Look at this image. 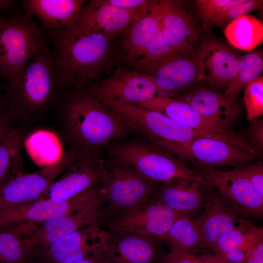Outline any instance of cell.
Returning a JSON list of instances; mask_svg holds the SVG:
<instances>
[{"label": "cell", "mask_w": 263, "mask_h": 263, "mask_svg": "<svg viewBox=\"0 0 263 263\" xmlns=\"http://www.w3.org/2000/svg\"><path fill=\"white\" fill-rule=\"evenodd\" d=\"M246 251V244L244 245L236 247L230 250L222 258V260L225 263H243Z\"/></svg>", "instance_id": "ee69618b"}, {"label": "cell", "mask_w": 263, "mask_h": 263, "mask_svg": "<svg viewBox=\"0 0 263 263\" xmlns=\"http://www.w3.org/2000/svg\"><path fill=\"white\" fill-rule=\"evenodd\" d=\"M137 69L150 75L162 95L170 97L201 80L198 53H174Z\"/></svg>", "instance_id": "e0dca14e"}, {"label": "cell", "mask_w": 263, "mask_h": 263, "mask_svg": "<svg viewBox=\"0 0 263 263\" xmlns=\"http://www.w3.org/2000/svg\"><path fill=\"white\" fill-rule=\"evenodd\" d=\"M109 173L107 163L99 152L80 151L76 159L53 183L47 198L70 199L89 188L102 185Z\"/></svg>", "instance_id": "2e32d148"}, {"label": "cell", "mask_w": 263, "mask_h": 263, "mask_svg": "<svg viewBox=\"0 0 263 263\" xmlns=\"http://www.w3.org/2000/svg\"><path fill=\"white\" fill-rule=\"evenodd\" d=\"M106 149L110 160L131 166L156 182L164 183L176 178L206 182L184 160L149 141L124 139L112 142Z\"/></svg>", "instance_id": "5b68a950"}, {"label": "cell", "mask_w": 263, "mask_h": 263, "mask_svg": "<svg viewBox=\"0 0 263 263\" xmlns=\"http://www.w3.org/2000/svg\"><path fill=\"white\" fill-rule=\"evenodd\" d=\"M240 0H197L195 7L198 16L207 25L225 10Z\"/></svg>", "instance_id": "8d00e7d4"}, {"label": "cell", "mask_w": 263, "mask_h": 263, "mask_svg": "<svg viewBox=\"0 0 263 263\" xmlns=\"http://www.w3.org/2000/svg\"><path fill=\"white\" fill-rule=\"evenodd\" d=\"M198 56L201 80L225 91L236 76L241 56L213 38L203 42Z\"/></svg>", "instance_id": "44dd1931"}, {"label": "cell", "mask_w": 263, "mask_h": 263, "mask_svg": "<svg viewBox=\"0 0 263 263\" xmlns=\"http://www.w3.org/2000/svg\"><path fill=\"white\" fill-rule=\"evenodd\" d=\"M160 113L175 121L191 129L224 135L255 154L256 150L242 135L229 130V126L198 113L188 104L165 95H158L138 104Z\"/></svg>", "instance_id": "ac0fdd59"}, {"label": "cell", "mask_w": 263, "mask_h": 263, "mask_svg": "<svg viewBox=\"0 0 263 263\" xmlns=\"http://www.w3.org/2000/svg\"><path fill=\"white\" fill-rule=\"evenodd\" d=\"M160 7L156 0L150 10L126 31L121 41V53L127 62L135 64L141 59L160 26Z\"/></svg>", "instance_id": "484cf974"}, {"label": "cell", "mask_w": 263, "mask_h": 263, "mask_svg": "<svg viewBox=\"0 0 263 263\" xmlns=\"http://www.w3.org/2000/svg\"><path fill=\"white\" fill-rule=\"evenodd\" d=\"M76 151L70 149L55 164L33 173L19 172L0 186V213L47 198L55 181L75 160Z\"/></svg>", "instance_id": "ba28073f"}, {"label": "cell", "mask_w": 263, "mask_h": 263, "mask_svg": "<svg viewBox=\"0 0 263 263\" xmlns=\"http://www.w3.org/2000/svg\"><path fill=\"white\" fill-rule=\"evenodd\" d=\"M96 223L69 233L48 246L36 249L39 263H71L82 260L101 261L112 233Z\"/></svg>", "instance_id": "9c48e42d"}, {"label": "cell", "mask_w": 263, "mask_h": 263, "mask_svg": "<svg viewBox=\"0 0 263 263\" xmlns=\"http://www.w3.org/2000/svg\"><path fill=\"white\" fill-rule=\"evenodd\" d=\"M45 33L33 17L17 14L0 23V77L13 86L35 56L45 48Z\"/></svg>", "instance_id": "277c9868"}, {"label": "cell", "mask_w": 263, "mask_h": 263, "mask_svg": "<svg viewBox=\"0 0 263 263\" xmlns=\"http://www.w3.org/2000/svg\"><path fill=\"white\" fill-rule=\"evenodd\" d=\"M106 216L105 203L102 201L43 222L20 225L15 231L28 240L36 249H40L84 226L102 223Z\"/></svg>", "instance_id": "4fadbf2b"}, {"label": "cell", "mask_w": 263, "mask_h": 263, "mask_svg": "<svg viewBox=\"0 0 263 263\" xmlns=\"http://www.w3.org/2000/svg\"><path fill=\"white\" fill-rule=\"evenodd\" d=\"M244 90L247 119L255 120L263 114V76L252 80Z\"/></svg>", "instance_id": "e575fe53"}, {"label": "cell", "mask_w": 263, "mask_h": 263, "mask_svg": "<svg viewBox=\"0 0 263 263\" xmlns=\"http://www.w3.org/2000/svg\"><path fill=\"white\" fill-rule=\"evenodd\" d=\"M159 2L160 27L173 52H192L199 38L194 19L180 0H159Z\"/></svg>", "instance_id": "603a6c76"}, {"label": "cell", "mask_w": 263, "mask_h": 263, "mask_svg": "<svg viewBox=\"0 0 263 263\" xmlns=\"http://www.w3.org/2000/svg\"><path fill=\"white\" fill-rule=\"evenodd\" d=\"M190 163L191 169L207 185L217 189L247 217H263V197L248 180L233 170L225 171L196 162Z\"/></svg>", "instance_id": "9a60e30c"}, {"label": "cell", "mask_w": 263, "mask_h": 263, "mask_svg": "<svg viewBox=\"0 0 263 263\" xmlns=\"http://www.w3.org/2000/svg\"><path fill=\"white\" fill-rule=\"evenodd\" d=\"M16 119L13 113L5 107L0 109V145L3 142L9 132L15 127Z\"/></svg>", "instance_id": "b9f144b4"}, {"label": "cell", "mask_w": 263, "mask_h": 263, "mask_svg": "<svg viewBox=\"0 0 263 263\" xmlns=\"http://www.w3.org/2000/svg\"><path fill=\"white\" fill-rule=\"evenodd\" d=\"M206 182L176 178L164 182L155 199L181 213L196 216L206 205Z\"/></svg>", "instance_id": "cb8c5ba5"}, {"label": "cell", "mask_w": 263, "mask_h": 263, "mask_svg": "<svg viewBox=\"0 0 263 263\" xmlns=\"http://www.w3.org/2000/svg\"><path fill=\"white\" fill-rule=\"evenodd\" d=\"M35 248L27 239L7 228H0V263H30Z\"/></svg>", "instance_id": "1f68e13d"}, {"label": "cell", "mask_w": 263, "mask_h": 263, "mask_svg": "<svg viewBox=\"0 0 263 263\" xmlns=\"http://www.w3.org/2000/svg\"><path fill=\"white\" fill-rule=\"evenodd\" d=\"M6 105L5 100L0 98V109Z\"/></svg>", "instance_id": "7dc6e473"}, {"label": "cell", "mask_w": 263, "mask_h": 263, "mask_svg": "<svg viewBox=\"0 0 263 263\" xmlns=\"http://www.w3.org/2000/svg\"><path fill=\"white\" fill-rule=\"evenodd\" d=\"M171 97L188 104L203 116L215 119L228 126L240 112L236 101L223 91L201 88Z\"/></svg>", "instance_id": "4316f807"}, {"label": "cell", "mask_w": 263, "mask_h": 263, "mask_svg": "<svg viewBox=\"0 0 263 263\" xmlns=\"http://www.w3.org/2000/svg\"><path fill=\"white\" fill-rule=\"evenodd\" d=\"M154 0H96L101 4L111 5L126 10H136L148 7Z\"/></svg>", "instance_id": "60d3db41"}, {"label": "cell", "mask_w": 263, "mask_h": 263, "mask_svg": "<svg viewBox=\"0 0 263 263\" xmlns=\"http://www.w3.org/2000/svg\"><path fill=\"white\" fill-rule=\"evenodd\" d=\"M109 176L102 185L106 218L120 214L144 202L155 199L156 183L133 167L110 160Z\"/></svg>", "instance_id": "52a82bcc"}, {"label": "cell", "mask_w": 263, "mask_h": 263, "mask_svg": "<svg viewBox=\"0 0 263 263\" xmlns=\"http://www.w3.org/2000/svg\"><path fill=\"white\" fill-rule=\"evenodd\" d=\"M96 99L118 113L131 131L140 133L147 139L156 138L185 143L206 137L216 138L237 145L235 141L224 135L191 129L160 113L138 105L124 104L105 99Z\"/></svg>", "instance_id": "8992f818"}, {"label": "cell", "mask_w": 263, "mask_h": 263, "mask_svg": "<svg viewBox=\"0 0 263 263\" xmlns=\"http://www.w3.org/2000/svg\"><path fill=\"white\" fill-rule=\"evenodd\" d=\"M26 147L33 160L42 167L56 163L64 153L56 136L45 131L33 133L26 141Z\"/></svg>", "instance_id": "4dcf8cb0"}, {"label": "cell", "mask_w": 263, "mask_h": 263, "mask_svg": "<svg viewBox=\"0 0 263 263\" xmlns=\"http://www.w3.org/2000/svg\"><path fill=\"white\" fill-rule=\"evenodd\" d=\"M243 263H263V229L256 226L246 243V251Z\"/></svg>", "instance_id": "74e56055"}, {"label": "cell", "mask_w": 263, "mask_h": 263, "mask_svg": "<svg viewBox=\"0 0 263 263\" xmlns=\"http://www.w3.org/2000/svg\"><path fill=\"white\" fill-rule=\"evenodd\" d=\"M23 139L21 128L15 127L0 145V186L11 176L22 171Z\"/></svg>", "instance_id": "f546056e"}, {"label": "cell", "mask_w": 263, "mask_h": 263, "mask_svg": "<svg viewBox=\"0 0 263 263\" xmlns=\"http://www.w3.org/2000/svg\"><path fill=\"white\" fill-rule=\"evenodd\" d=\"M263 70L261 53L254 51L241 56L236 76L224 92L236 101L240 93L250 82L260 76Z\"/></svg>", "instance_id": "d6a6232c"}, {"label": "cell", "mask_w": 263, "mask_h": 263, "mask_svg": "<svg viewBox=\"0 0 263 263\" xmlns=\"http://www.w3.org/2000/svg\"><path fill=\"white\" fill-rule=\"evenodd\" d=\"M63 119L72 147L80 151L99 152L131 131L118 113L82 89L67 97Z\"/></svg>", "instance_id": "7a4b0ae2"}, {"label": "cell", "mask_w": 263, "mask_h": 263, "mask_svg": "<svg viewBox=\"0 0 263 263\" xmlns=\"http://www.w3.org/2000/svg\"><path fill=\"white\" fill-rule=\"evenodd\" d=\"M16 0H0V10H5L12 7Z\"/></svg>", "instance_id": "f6af8a7d"}, {"label": "cell", "mask_w": 263, "mask_h": 263, "mask_svg": "<svg viewBox=\"0 0 263 263\" xmlns=\"http://www.w3.org/2000/svg\"><path fill=\"white\" fill-rule=\"evenodd\" d=\"M30 263H39L31 262ZM71 263H108L103 262V261H99L82 260L78 261Z\"/></svg>", "instance_id": "bcb514c9"}, {"label": "cell", "mask_w": 263, "mask_h": 263, "mask_svg": "<svg viewBox=\"0 0 263 263\" xmlns=\"http://www.w3.org/2000/svg\"><path fill=\"white\" fill-rule=\"evenodd\" d=\"M57 86L55 58L45 49L33 58L17 82L6 89V105L20 125L43 113Z\"/></svg>", "instance_id": "3957f363"}, {"label": "cell", "mask_w": 263, "mask_h": 263, "mask_svg": "<svg viewBox=\"0 0 263 263\" xmlns=\"http://www.w3.org/2000/svg\"><path fill=\"white\" fill-rule=\"evenodd\" d=\"M55 43L57 86L85 88L100 75L109 62L111 49L103 34L75 25L47 32Z\"/></svg>", "instance_id": "6da1fadb"}, {"label": "cell", "mask_w": 263, "mask_h": 263, "mask_svg": "<svg viewBox=\"0 0 263 263\" xmlns=\"http://www.w3.org/2000/svg\"><path fill=\"white\" fill-rule=\"evenodd\" d=\"M150 6L136 10H126L90 0L81 11L76 25L103 34L109 40L124 33L138 19L150 10Z\"/></svg>", "instance_id": "7402d4cb"}, {"label": "cell", "mask_w": 263, "mask_h": 263, "mask_svg": "<svg viewBox=\"0 0 263 263\" xmlns=\"http://www.w3.org/2000/svg\"><path fill=\"white\" fill-rule=\"evenodd\" d=\"M232 170L248 180L263 197V166L261 163L246 165Z\"/></svg>", "instance_id": "ab89813d"}, {"label": "cell", "mask_w": 263, "mask_h": 263, "mask_svg": "<svg viewBox=\"0 0 263 263\" xmlns=\"http://www.w3.org/2000/svg\"><path fill=\"white\" fill-rule=\"evenodd\" d=\"M224 33L233 47L250 51L263 42V24L253 16L244 15L230 22Z\"/></svg>", "instance_id": "f1b7e54d"}, {"label": "cell", "mask_w": 263, "mask_h": 263, "mask_svg": "<svg viewBox=\"0 0 263 263\" xmlns=\"http://www.w3.org/2000/svg\"><path fill=\"white\" fill-rule=\"evenodd\" d=\"M250 143L258 151L263 148V120H255L249 131Z\"/></svg>", "instance_id": "7bdbcfd3"}, {"label": "cell", "mask_w": 263, "mask_h": 263, "mask_svg": "<svg viewBox=\"0 0 263 263\" xmlns=\"http://www.w3.org/2000/svg\"><path fill=\"white\" fill-rule=\"evenodd\" d=\"M82 90L96 99L132 105H138L162 95L150 75L120 68L108 77L94 82Z\"/></svg>", "instance_id": "7c38bea8"}, {"label": "cell", "mask_w": 263, "mask_h": 263, "mask_svg": "<svg viewBox=\"0 0 263 263\" xmlns=\"http://www.w3.org/2000/svg\"><path fill=\"white\" fill-rule=\"evenodd\" d=\"M160 263H224L213 254L205 253L200 256L176 254L166 251Z\"/></svg>", "instance_id": "f35d334b"}, {"label": "cell", "mask_w": 263, "mask_h": 263, "mask_svg": "<svg viewBox=\"0 0 263 263\" xmlns=\"http://www.w3.org/2000/svg\"><path fill=\"white\" fill-rule=\"evenodd\" d=\"M101 261L108 263H160L164 253L163 241L150 235L113 233Z\"/></svg>", "instance_id": "ffe728a7"}, {"label": "cell", "mask_w": 263, "mask_h": 263, "mask_svg": "<svg viewBox=\"0 0 263 263\" xmlns=\"http://www.w3.org/2000/svg\"><path fill=\"white\" fill-rule=\"evenodd\" d=\"M185 216L190 215L177 212L152 199L106 218L105 229L113 233H135L159 238L169 230L175 221Z\"/></svg>", "instance_id": "5bb4252c"}, {"label": "cell", "mask_w": 263, "mask_h": 263, "mask_svg": "<svg viewBox=\"0 0 263 263\" xmlns=\"http://www.w3.org/2000/svg\"><path fill=\"white\" fill-rule=\"evenodd\" d=\"M262 0H240L239 1L228 9L225 10L211 21L208 24L224 29L232 20L243 15H247L255 10L263 9Z\"/></svg>", "instance_id": "d590c367"}, {"label": "cell", "mask_w": 263, "mask_h": 263, "mask_svg": "<svg viewBox=\"0 0 263 263\" xmlns=\"http://www.w3.org/2000/svg\"><path fill=\"white\" fill-rule=\"evenodd\" d=\"M102 185L66 200L45 198L0 213V228L43 222L104 201Z\"/></svg>", "instance_id": "8fae6325"}, {"label": "cell", "mask_w": 263, "mask_h": 263, "mask_svg": "<svg viewBox=\"0 0 263 263\" xmlns=\"http://www.w3.org/2000/svg\"><path fill=\"white\" fill-rule=\"evenodd\" d=\"M158 238L174 253L197 255L198 252L204 251L199 215L185 216L177 219L169 230Z\"/></svg>", "instance_id": "83f0119b"}, {"label": "cell", "mask_w": 263, "mask_h": 263, "mask_svg": "<svg viewBox=\"0 0 263 263\" xmlns=\"http://www.w3.org/2000/svg\"><path fill=\"white\" fill-rule=\"evenodd\" d=\"M151 143L184 160L209 167H234L246 165L255 155L227 142L214 138H200L185 143L156 138Z\"/></svg>", "instance_id": "30bf717a"}, {"label": "cell", "mask_w": 263, "mask_h": 263, "mask_svg": "<svg viewBox=\"0 0 263 263\" xmlns=\"http://www.w3.org/2000/svg\"><path fill=\"white\" fill-rule=\"evenodd\" d=\"M84 0H24L26 12L36 17L44 31L58 30L76 25Z\"/></svg>", "instance_id": "d4e9b609"}, {"label": "cell", "mask_w": 263, "mask_h": 263, "mask_svg": "<svg viewBox=\"0 0 263 263\" xmlns=\"http://www.w3.org/2000/svg\"><path fill=\"white\" fill-rule=\"evenodd\" d=\"M255 227L256 225L247 219L241 222L218 240L210 249L213 252V254L222 260V258L230 250L244 245L252 234Z\"/></svg>", "instance_id": "836d02e7"}, {"label": "cell", "mask_w": 263, "mask_h": 263, "mask_svg": "<svg viewBox=\"0 0 263 263\" xmlns=\"http://www.w3.org/2000/svg\"><path fill=\"white\" fill-rule=\"evenodd\" d=\"M3 19H4L3 18L0 16V23L2 22V21L3 20Z\"/></svg>", "instance_id": "c3c4849f"}, {"label": "cell", "mask_w": 263, "mask_h": 263, "mask_svg": "<svg viewBox=\"0 0 263 263\" xmlns=\"http://www.w3.org/2000/svg\"><path fill=\"white\" fill-rule=\"evenodd\" d=\"M246 217L217 189L207 185L205 207L203 212L199 214L204 251L210 250L222 236L247 219Z\"/></svg>", "instance_id": "d6986e66"}]
</instances>
